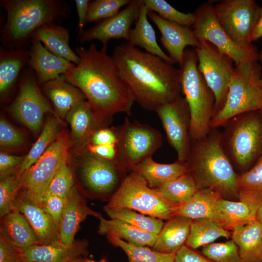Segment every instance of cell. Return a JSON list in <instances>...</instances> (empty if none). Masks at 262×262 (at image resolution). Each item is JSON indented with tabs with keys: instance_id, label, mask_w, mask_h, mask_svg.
Masks as SVG:
<instances>
[{
	"instance_id": "obj_1",
	"label": "cell",
	"mask_w": 262,
	"mask_h": 262,
	"mask_svg": "<svg viewBox=\"0 0 262 262\" xmlns=\"http://www.w3.org/2000/svg\"><path fill=\"white\" fill-rule=\"evenodd\" d=\"M106 51L107 47L99 50L94 43L88 49L77 48L80 62L64 75L83 93L97 114L111 120L117 113L130 114L134 101Z\"/></svg>"
},
{
	"instance_id": "obj_2",
	"label": "cell",
	"mask_w": 262,
	"mask_h": 262,
	"mask_svg": "<svg viewBox=\"0 0 262 262\" xmlns=\"http://www.w3.org/2000/svg\"><path fill=\"white\" fill-rule=\"evenodd\" d=\"M113 58L134 101L153 111L181 96L179 69L128 43L117 46Z\"/></svg>"
},
{
	"instance_id": "obj_3",
	"label": "cell",
	"mask_w": 262,
	"mask_h": 262,
	"mask_svg": "<svg viewBox=\"0 0 262 262\" xmlns=\"http://www.w3.org/2000/svg\"><path fill=\"white\" fill-rule=\"evenodd\" d=\"M187 172L199 190L213 192L222 198L239 201L238 175L223 147L221 133L212 129L204 138L192 141Z\"/></svg>"
},
{
	"instance_id": "obj_4",
	"label": "cell",
	"mask_w": 262,
	"mask_h": 262,
	"mask_svg": "<svg viewBox=\"0 0 262 262\" xmlns=\"http://www.w3.org/2000/svg\"><path fill=\"white\" fill-rule=\"evenodd\" d=\"M7 18L0 31L2 47H24L33 33L42 26L67 18V3L62 0H2Z\"/></svg>"
},
{
	"instance_id": "obj_5",
	"label": "cell",
	"mask_w": 262,
	"mask_h": 262,
	"mask_svg": "<svg viewBox=\"0 0 262 262\" xmlns=\"http://www.w3.org/2000/svg\"><path fill=\"white\" fill-rule=\"evenodd\" d=\"M197 64L195 49H186L179 71L181 93L190 112L191 142L208 134L214 111V94L199 71Z\"/></svg>"
},
{
	"instance_id": "obj_6",
	"label": "cell",
	"mask_w": 262,
	"mask_h": 262,
	"mask_svg": "<svg viewBox=\"0 0 262 262\" xmlns=\"http://www.w3.org/2000/svg\"><path fill=\"white\" fill-rule=\"evenodd\" d=\"M224 126L221 135L225 152L232 165L246 172L262 156V113L255 110L240 114Z\"/></svg>"
},
{
	"instance_id": "obj_7",
	"label": "cell",
	"mask_w": 262,
	"mask_h": 262,
	"mask_svg": "<svg viewBox=\"0 0 262 262\" xmlns=\"http://www.w3.org/2000/svg\"><path fill=\"white\" fill-rule=\"evenodd\" d=\"M257 60L250 59L235 65L225 101L213 116L211 129L224 126L228 120L240 114L261 110V66Z\"/></svg>"
},
{
	"instance_id": "obj_8",
	"label": "cell",
	"mask_w": 262,
	"mask_h": 262,
	"mask_svg": "<svg viewBox=\"0 0 262 262\" xmlns=\"http://www.w3.org/2000/svg\"><path fill=\"white\" fill-rule=\"evenodd\" d=\"M129 172L116 162L102 160L83 150L73 174L76 185L86 197L108 201Z\"/></svg>"
},
{
	"instance_id": "obj_9",
	"label": "cell",
	"mask_w": 262,
	"mask_h": 262,
	"mask_svg": "<svg viewBox=\"0 0 262 262\" xmlns=\"http://www.w3.org/2000/svg\"><path fill=\"white\" fill-rule=\"evenodd\" d=\"M106 205L128 208L166 221L174 216L177 207L164 200L142 176L133 171L128 173Z\"/></svg>"
},
{
	"instance_id": "obj_10",
	"label": "cell",
	"mask_w": 262,
	"mask_h": 262,
	"mask_svg": "<svg viewBox=\"0 0 262 262\" xmlns=\"http://www.w3.org/2000/svg\"><path fill=\"white\" fill-rule=\"evenodd\" d=\"M118 129V162L129 172L139 163L152 157L162 145V135L158 130L137 121H131L127 117Z\"/></svg>"
},
{
	"instance_id": "obj_11",
	"label": "cell",
	"mask_w": 262,
	"mask_h": 262,
	"mask_svg": "<svg viewBox=\"0 0 262 262\" xmlns=\"http://www.w3.org/2000/svg\"><path fill=\"white\" fill-rule=\"evenodd\" d=\"M68 138L61 131L56 139L27 171L20 175V190L39 203L54 176L68 157Z\"/></svg>"
},
{
	"instance_id": "obj_12",
	"label": "cell",
	"mask_w": 262,
	"mask_h": 262,
	"mask_svg": "<svg viewBox=\"0 0 262 262\" xmlns=\"http://www.w3.org/2000/svg\"><path fill=\"white\" fill-rule=\"evenodd\" d=\"M20 79L18 94L8 109L17 120L37 134L46 114L59 118L41 92L35 73L32 69L24 70Z\"/></svg>"
},
{
	"instance_id": "obj_13",
	"label": "cell",
	"mask_w": 262,
	"mask_h": 262,
	"mask_svg": "<svg viewBox=\"0 0 262 262\" xmlns=\"http://www.w3.org/2000/svg\"><path fill=\"white\" fill-rule=\"evenodd\" d=\"M216 15L230 38L242 48H254L250 40L261 7L254 0H223L214 5Z\"/></svg>"
},
{
	"instance_id": "obj_14",
	"label": "cell",
	"mask_w": 262,
	"mask_h": 262,
	"mask_svg": "<svg viewBox=\"0 0 262 262\" xmlns=\"http://www.w3.org/2000/svg\"><path fill=\"white\" fill-rule=\"evenodd\" d=\"M199 41V46L195 48L198 68L214 94V115L225 101L234 72V62L209 42Z\"/></svg>"
},
{
	"instance_id": "obj_15",
	"label": "cell",
	"mask_w": 262,
	"mask_h": 262,
	"mask_svg": "<svg viewBox=\"0 0 262 262\" xmlns=\"http://www.w3.org/2000/svg\"><path fill=\"white\" fill-rule=\"evenodd\" d=\"M194 14L196 21L193 29L199 41L209 42L229 57L235 65L250 59L258 58L255 48L245 49L232 41L221 25L211 2L202 3Z\"/></svg>"
},
{
	"instance_id": "obj_16",
	"label": "cell",
	"mask_w": 262,
	"mask_h": 262,
	"mask_svg": "<svg viewBox=\"0 0 262 262\" xmlns=\"http://www.w3.org/2000/svg\"><path fill=\"white\" fill-rule=\"evenodd\" d=\"M161 121L167 139L177 154V160L186 162L191 148L190 112L184 97L164 104L155 111Z\"/></svg>"
},
{
	"instance_id": "obj_17",
	"label": "cell",
	"mask_w": 262,
	"mask_h": 262,
	"mask_svg": "<svg viewBox=\"0 0 262 262\" xmlns=\"http://www.w3.org/2000/svg\"><path fill=\"white\" fill-rule=\"evenodd\" d=\"M142 0H131L115 16L84 30L78 37L79 42L84 43L98 40L101 42L103 47H107L108 42L112 39H125L127 41L131 25L138 18Z\"/></svg>"
},
{
	"instance_id": "obj_18",
	"label": "cell",
	"mask_w": 262,
	"mask_h": 262,
	"mask_svg": "<svg viewBox=\"0 0 262 262\" xmlns=\"http://www.w3.org/2000/svg\"><path fill=\"white\" fill-rule=\"evenodd\" d=\"M147 16L160 31V42L175 63L182 65L187 46L196 48L199 46L200 41L191 27L169 21L152 11L148 12Z\"/></svg>"
},
{
	"instance_id": "obj_19",
	"label": "cell",
	"mask_w": 262,
	"mask_h": 262,
	"mask_svg": "<svg viewBox=\"0 0 262 262\" xmlns=\"http://www.w3.org/2000/svg\"><path fill=\"white\" fill-rule=\"evenodd\" d=\"M86 197L77 185L65 197L59 227L60 240L65 244L71 245L74 242L81 224L87 216L98 219L102 216L87 206Z\"/></svg>"
},
{
	"instance_id": "obj_20",
	"label": "cell",
	"mask_w": 262,
	"mask_h": 262,
	"mask_svg": "<svg viewBox=\"0 0 262 262\" xmlns=\"http://www.w3.org/2000/svg\"><path fill=\"white\" fill-rule=\"evenodd\" d=\"M14 209L23 214L35 232L39 245L60 240L59 229L39 204L20 189L14 204Z\"/></svg>"
},
{
	"instance_id": "obj_21",
	"label": "cell",
	"mask_w": 262,
	"mask_h": 262,
	"mask_svg": "<svg viewBox=\"0 0 262 262\" xmlns=\"http://www.w3.org/2000/svg\"><path fill=\"white\" fill-rule=\"evenodd\" d=\"M27 65L34 71L39 84L53 80L75 66L49 51L39 41L32 40Z\"/></svg>"
},
{
	"instance_id": "obj_22",
	"label": "cell",
	"mask_w": 262,
	"mask_h": 262,
	"mask_svg": "<svg viewBox=\"0 0 262 262\" xmlns=\"http://www.w3.org/2000/svg\"><path fill=\"white\" fill-rule=\"evenodd\" d=\"M87 240H75L71 245L60 240L32 246L22 252L24 262H67L86 255Z\"/></svg>"
},
{
	"instance_id": "obj_23",
	"label": "cell",
	"mask_w": 262,
	"mask_h": 262,
	"mask_svg": "<svg viewBox=\"0 0 262 262\" xmlns=\"http://www.w3.org/2000/svg\"><path fill=\"white\" fill-rule=\"evenodd\" d=\"M66 119L70 125L73 140L82 150L96 130L108 126L111 122V120L103 118L97 114L87 100L73 107Z\"/></svg>"
},
{
	"instance_id": "obj_24",
	"label": "cell",
	"mask_w": 262,
	"mask_h": 262,
	"mask_svg": "<svg viewBox=\"0 0 262 262\" xmlns=\"http://www.w3.org/2000/svg\"><path fill=\"white\" fill-rule=\"evenodd\" d=\"M42 85L45 94L51 101L54 111L61 120L66 119L67 114L76 105L86 100L83 93L69 83L64 75Z\"/></svg>"
},
{
	"instance_id": "obj_25",
	"label": "cell",
	"mask_w": 262,
	"mask_h": 262,
	"mask_svg": "<svg viewBox=\"0 0 262 262\" xmlns=\"http://www.w3.org/2000/svg\"><path fill=\"white\" fill-rule=\"evenodd\" d=\"M131 171L139 174L152 189H156L176 179L187 171L186 162L177 161L161 164L148 157L133 166Z\"/></svg>"
},
{
	"instance_id": "obj_26",
	"label": "cell",
	"mask_w": 262,
	"mask_h": 262,
	"mask_svg": "<svg viewBox=\"0 0 262 262\" xmlns=\"http://www.w3.org/2000/svg\"><path fill=\"white\" fill-rule=\"evenodd\" d=\"M32 40L40 41L50 52L75 65L80 62L79 56L70 47L68 30L62 26L55 23L44 25L33 33Z\"/></svg>"
},
{
	"instance_id": "obj_27",
	"label": "cell",
	"mask_w": 262,
	"mask_h": 262,
	"mask_svg": "<svg viewBox=\"0 0 262 262\" xmlns=\"http://www.w3.org/2000/svg\"><path fill=\"white\" fill-rule=\"evenodd\" d=\"M221 198L213 192L198 190L185 203L176 208L174 216H182L192 220L208 219L219 223V202Z\"/></svg>"
},
{
	"instance_id": "obj_28",
	"label": "cell",
	"mask_w": 262,
	"mask_h": 262,
	"mask_svg": "<svg viewBox=\"0 0 262 262\" xmlns=\"http://www.w3.org/2000/svg\"><path fill=\"white\" fill-rule=\"evenodd\" d=\"M0 230L22 252L39 245L38 237L30 223L25 215L16 209L0 218Z\"/></svg>"
},
{
	"instance_id": "obj_29",
	"label": "cell",
	"mask_w": 262,
	"mask_h": 262,
	"mask_svg": "<svg viewBox=\"0 0 262 262\" xmlns=\"http://www.w3.org/2000/svg\"><path fill=\"white\" fill-rule=\"evenodd\" d=\"M29 50L24 47L0 49V93L5 97L15 85L29 60Z\"/></svg>"
},
{
	"instance_id": "obj_30",
	"label": "cell",
	"mask_w": 262,
	"mask_h": 262,
	"mask_svg": "<svg viewBox=\"0 0 262 262\" xmlns=\"http://www.w3.org/2000/svg\"><path fill=\"white\" fill-rule=\"evenodd\" d=\"M148 12L142 0L135 27L130 32L127 43L131 46L142 48L145 51L156 55L166 62L175 64L158 45L155 30L148 20Z\"/></svg>"
},
{
	"instance_id": "obj_31",
	"label": "cell",
	"mask_w": 262,
	"mask_h": 262,
	"mask_svg": "<svg viewBox=\"0 0 262 262\" xmlns=\"http://www.w3.org/2000/svg\"><path fill=\"white\" fill-rule=\"evenodd\" d=\"M192 221L182 216H174L166 220L157 235L152 249L162 253H176L185 245Z\"/></svg>"
},
{
	"instance_id": "obj_32",
	"label": "cell",
	"mask_w": 262,
	"mask_h": 262,
	"mask_svg": "<svg viewBox=\"0 0 262 262\" xmlns=\"http://www.w3.org/2000/svg\"><path fill=\"white\" fill-rule=\"evenodd\" d=\"M243 262H262V225L256 219L231 232Z\"/></svg>"
},
{
	"instance_id": "obj_33",
	"label": "cell",
	"mask_w": 262,
	"mask_h": 262,
	"mask_svg": "<svg viewBox=\"0 0 262 262\" xmlns=\"http://www.w3.org/2000/svg\"><path fill=\"white\" fill-rule=\"evenodd\" d=\"M98 232L102 235L116 236L129 243L140 246L153 247L157 234L138 229L124 221L100 216Z\"/></svg>"
},
{
	"instance_id": "obj_34",
	"label": "cell",
	"mask_w": 262,
	"mask_h": 262,
	"mask_svg": "<svg viewBox=\"0 0 262 262\" xmlns=\"http://www.w3.org/2000/svg\"><path fill=\"white\" fill-rule=\"evenodd\" d=\"M239 201L257 211L262 204V156L247 171L238 175Z\"/></svg>"
},
{
	"instance_id": "obj_35",
	"label": "cell",
	"mask_w": 262,
	"mask_h": 262,
	"mask_svg": "<svg viewBox=\"0 0 262 262\" xmlns=\"http://www.w3.org/2000/svg\"><path fill=\"white\" fill-rule=\"evenodd\" d=\"M219 222L226 230L232 232L256 220L257 210L240 201L221 198L219 202Z\"/></svg>"
},
{
	"instance_id": "obj_36",
	"label": "cell",
	"mask_w": 262,
	"mask_h": 262,
	"mask_svg": "<svg viewBox=\"0 0 262 262\" xmlns=\"http://www.w3.org/2000/svg\"><path fill=\"white\" fill-rule=\"evenodd\" d=\"M231 232L225 229L218 222L208 219L192 220L189 235L185 243L196 249L213 243L220 237H231Z\"/></svg>"
},
{
	"instance_id": "obj_37",
	"label": "cell",
	"mask_w": 262,
	"mask_h": 262,
	"mask_svg": "<svg viewBox=\"0 0 262 262\" xmlns=\"http://www.w3.org/2000/svg\"><path fill=\"white\" fill-rule=\"evenodd\" d=\"M61 120L55 116L47 120L37 140L24 157L19 168L20 175L33 164L56 139L61 132Z\"/></svg>"
},
{
	"instance_id": "obj_38",
	"label": "cell",
	"mask_w": 262,
	"mask_h": 262,
	"mask_svg": "<svg viewBox=\"0 0 262 262\" xmlns=\"http://www.w3.org/2000/svg\"><path fill=\"white\" fill-rule=\"evenodd\" d=\"M155 190L164 200L176 207L185 203L199 190L187 172Z\"/></svg>"
},
{
	"instance_id": "obj_39",
	"label": "cell",
	"mask_w": 262,
	"mask_h": 262,
	"mask_svg": "<svg viewBox=\"0 0 262 262\" xmlns=\"http://www.w3.org/2000/svg\"><path fill=\"white\" fill-rule=\"evenodd\" d=\"M103 210L110 218L124 221L138 229L157 235L160 233L164 224L162 219L128 208L105 205Z\"/></svg>"
},
{
	"instance_id": "obj_40",
	"label": "cell",
	"mask_w": 262,
	"mask_h": 262,
	"mask_svg": "<svg viewBox=\"0 0 262 262\" xmlns=\"http://www.w3.org/2000/svg\"><path fill=\"white\" fill-rule=\"evenodd\" d=\"M106 237L111 244L124 251L128 257V262H174L176 253H162L147 246L129 243L115 236Z\"/></svg>"
},
{
	"instance_id": "obj_41",
	"label": "cell",
	"mask_w": 262,
	"mask_h": 262,
	"mask_svg": "<svg viewBox=\"0 0 262 262\" xmlns=\"http://www.w3.org/2000/svg\"><path fill=\"white\" fill-rule=\"evenodd\" d=\"M19 168L0 176V218L14 209V204L20 190Z\"/></svg>"
},
{
	"instance_id": "obj_42",
	"label": "cell",
	"mask_w": 262,
	"mask_h": 262,
	"mask_svg": "<svg viewBox=\"0 0 262 262\" xmlns=\"http://www.w3.org/2000/svg\"><path fill=\"white\" fill-rule=\"evenodd\" d=\"M143 2L148 11L155 12L169 21L191 27L195 22L194 13L181 12L164 0H143Z\"/></svg>"
},
{
	"instance_id": "obj_43",
	"label": "cell",
	"mask_w": 262,
	"mask_h": 262,
	"mask_svg": "<svg viewBox=\"0 0 262 262\" xmlns=\"http://www.w3.org/2000/svg\"><path fill=\"white\" fill-rule=\"evenodd\" d=\"M75 181L73 172L67 158L53 178L44 194L65 198L75 186Z\"/></svg>"
},
{
	"instance_id": "obj_44",
	"label": "cell",
	"mask_w": 262,
	"mask_h": 262,
	"mask_svg": "<svg viewBox=\"0 0 262 262\" xmlns=\"http://www.w3.org/2000/svg\"><path fill=\"white\" fill-rule=\"evenodd\" d=\"M131 0H95L90 1L88 8L86 24L106 19L119 12Z\"/></svg>"
},
{
	"instance_id": "obj_45",
	"label": "cell",
	"mask_w": 262,
	"mask_h": 262,
	"mask_svg": "<svg viewBox=\"0 0 262 262\" xmlns=\"http://www.w3.org/2000/svg\"><path fill=\"white\" fill-rule=\"evenodd\" d=\"M201 253L214 262H243L238 248L232 239L206 245L203 247Z\"/></svg>"
},
{
	"instance_id": "obj_46",
	"label": "cell",
	"mask_w": 262,
	"mask_h": 262,
	"mask_svg": "<svg viewBox=\"0 0 262 262\" xmlns=\"http://www.w3.org/2000/svg\"><path fill=\"white\" fill-rule=\"evenodd\" d=\"M24 137L21 132L3 116L0 119V147L1 149H12L23 145Z\"/></svg>"
},
{
	"instance_id": "obj_47",
	"label": "cell",
	"mask_w": 262,
	"mask_h": 262,
	"mask_svg": "<svg viewBox=\"0 0 262 262\" xmlns=\"http://www.w3.org/2000/svg\"><path fill=\"white\" fill-rule=\"evenodd\" d=\"M65 202V198L44 194L38 203L59 228Z\"/></svg>"
},
{
	"instance_id": "obj_48",
	"label": "cell",
	"mask_w": 262,
	"mask_h": 262,
	"mask_svg": "<svg viewBox=\"0 0 262 262\" xmlns=\"http://www.w3.org/2000/svg\"><path fill=\"white\" fill-rule=\"evenodd\" d=\"M0 262H24L22 252L0 230Z\"/></svg>"
},
{
	"instance_id": "obj_49",
	"label": "cell",
	"mask_w": 262,
	"mask_h": 262,
	"mask_svg": "<svg viewBox=\"0 0 262 262\" xmlns=\"http://www.w3.org/2000/svg\"><path fill=\"white\" fill-rule=\"evenodd\" d=\"M119 134L118 127H101L96 130L91 136L87 144L94 145L117 144Z\"/></svg>"
},
{
	"instance_id": "obj_50",
	"label": "cell",
	"mask_w": 262,
	"mask_h": 262,
	"mask_svg": "<svg viewBox=\"0 0 262 262\" xmlns=\"http://www.w3.org/2000/svg\"><path fill=\"white\" fill-rule=\"evenodd\" d=\"M83 150L90 153L98 158L107 161L116 162L120 164L118 162L117 144L100 145L87 144L82 150V151Z\"/></svg>"
},
{
	"instance_id": "obj_51",
	"label": "cell",
	"mask_w": 262,
	"mask_h": 262,
	"mask_svg": "<svg viewBox=\"0 0 262 262\" xmlns=\"http://www.w3.org/2000/svg\"><path fill=\"white\" fill-rule=\"evenodd\" d=\"M174 262H214L202 253H200L186 245L176 253Z\"/></svg>"
},
{
	"instance_id": "obj_52",
	"label": "cell",
	"mask_w": 262,
	"mask_h": 262,
	"mask_svg": "<svg viewBox=\"0 0 262 262\" xmlns=\"http://www.w3.org/2000/svg\"><path fill=\"white\" fill-rule=\"evenodd\" d=\"M24 157L12 155L3 151L0 152V176L5 175L19 168Z\"/></svg>"
},
{
	"instance_id": "obj_53",
	"label": "cell",
	"mask_w": 262,
	"mask_h": 262,
	"mask_svg": "<svg viewBox=\"0 0 262 262\" xmlns=\"http://www.w3.org/2000/svg\"><path fill=\"white\" fill-rule=\"evenodd\" d=\"M89 0H75V3L78 16V28L79 31L78 37L79 36L83 31V27L86 24V19L88 11L89 4L90 2Z\"/></svg>"
},
{
	"instance_id": "obj_54",
	"label": "cell",
	"mask_w": 262,
	"mask_h": 262,
	"mask_svg": "<svg viewBox=\"0 0 262 262\" xmlns=\"http://www.w3.org/2000/svg\"><path fill=\"white\" fill-rule=\"evenodd\" d=\"M261 37H262V6L260 17L251 35V42L255 41Z\"/></svg>"
},
{
	"instance_id": "obj_55",
	"label": "cell",
	"mask_w": 262,
	"mask_h": 262,
	"mask_svg": "<svg viewBox=\"0 0 262 262\" xmlns=\"http://www.w3.org/2000/svg\"><path fill=\"white\" fill-rule=\"evenodd\" d=\"M256 219L262 225V204L257 211Z\"/></svg>"
},
{
	"instance_id": "obj_56",
	"label": "cell",
	"mask_w": 262,
	"mask_h": 262,
	"mask_svg": "<svg viewBox=\"0 0 262 262\" xmlns=\"http://www.w3.org/2000/svg\"><path fill=\"white\" fill-rule=\"evenodd\" d=\"M85 262H107V261H106V259L105 258H103L101 259L100 260L98 261L85 258Z\"/></svg>"
},
{
	"instance_id": "obj_57",
	"label": "cell",
	"mask_w": 262,
	"mask_h": 262,
	"mask_svg": "<svg viewBox=\"0 0 262 262\" xmlns=\"http://www.w3.org/2000/svg\"><path fill=\"white\" fill-rule=\"evenodd\" d=\"M85 259L83 257H80L67 262H85Z\"/></svg>"
},
{
	"instance_id": "obj_58",
	"label": "cell",
	"mask_w": 262,
	"mask_h": 262,
	"mask_svg": "<svg viewBox=\"0 0 262 262\" xmlns=\"http://www.w3.org/2000/svg\"><path fill=\"white\" fill-rule=\"evenodd\" d=\"M258 58L262 62V49L261 50L260 54L258 55Z\"/></svg>"
},
{
	"instance_id": "obj_59",
	"label": "cell",
	"mask_w": 262,
	"mask_h": 262,
	"mask_svg": "<svg viewBox=\"0 0 262 262\" xmlns=\"http://www.w3.org/2000/svg\"><path fill=\"white\" fill-rule=\"evenodd\" d=\"M260 82H261V88H262V79H261ZM260 111L262 113V107H261V109Z\"/></svg>"
},
{
	"instance_id": "obj_60",
	"label": "cell",
	"mask_w": 262,
	"mask_h": 262,
	"mask_svg": "<svg viewBox=\"0 0 262 262\" xmlns=\"http://www.w3.org/2000/svg\"><path fill=\"white\" fill-rule=\"evenodd\" d=\"M261 79L262 80V78H261Z\"/></svg>"
}]
</instances>
